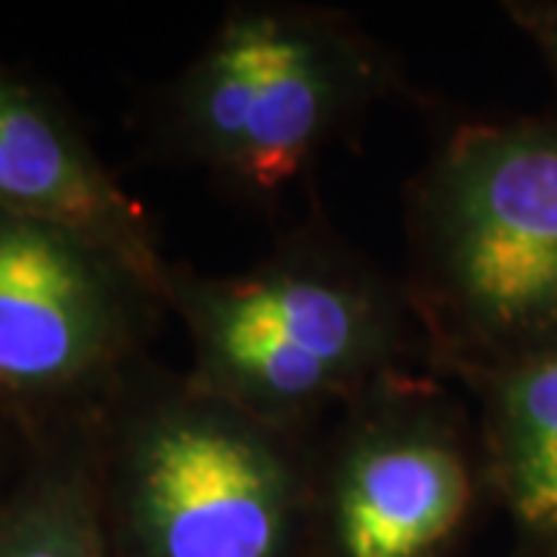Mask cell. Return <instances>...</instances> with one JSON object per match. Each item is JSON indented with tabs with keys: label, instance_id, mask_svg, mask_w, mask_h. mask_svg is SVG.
<instances>
[{
	"label": "cell",
	"instance_id": "obj_1",
	"mask_svg": "<svg viewBox=\"0 0 557 557\" xmlns=\"http://www.w3.org/2000/svg\"><path fill=\"white\" fill-rule=\"evenodd\" d=\"M406 298L461 384L557 357V115L458 124L406 196Z\"/></svg>",
	"mask_w": 557,
	"mask_h": 557
},
{
	"label": "cell",
	"instance_id": "obj_2",
	"mask_svg": "<svg viewBox=\"0 0 557 557\" xmlns=\"http://www.w3.org/2000/svg\"><path fill=\"white\" fill-rule=\"evenodd\" d=\"M193 362L186 379L245 416L298 434L332 406H350L428 357L406 288L335 239L298 236L242 273L171 267Z\"/></svg>",
	"mask_w": 557,
	"mask_h": 557
},
{
	"label": "cell",
	"instance_id": "obj_3",
	"mask_svg": "<svg viewBox=\"0 0 557 557\" xmlns=\"http://www.w3.org/2000/svg\"><path fill=\"white\" fill-rule=\"evenodd\" d=\"M97 456L115 557H298L310 530L298 434L149 359L102 409Z\"/></svg>",
	"mask_w": 557,
	"mask_h": 557
},
{
	"label": "cell",
	"instance_id": "obj_4",
	"mask_svg": "<svg viewBox=\"0 0 557 557\" xmlns=\"http://www.w3.org/2000/svg\"><path fill=\"white\" fill-rule=\"evenodd\" d=\"M397 87L394 60L347 16L242 7L152 102L149 134L168 156L273 199Z\"/></svg>",
	"mask_w": 557,
	"mask_h": 557
},
{
	"label": "cell",
	"instance_id": "obj_5",
	"mask_svg": "<svg viewBox=\"0 0 557 557\" xmlns=\"http://www.w3.org/2000/svg\"><path fill=\"white\" fill-rule=\"evenodd\" d=\"M168 304L87 233L0 208V428L22 443L100 418Z\"/></svg>",
	"mask_w": 557,
	"mask_h": 557
},
{
	"label": "cell",
	"instance_id": "obj_6",
	"mask_svg": "<svg viewBox=\"0 0 557 557\" xmlns=\"http://www.w3.org/2000/svg\"><path fill=\"white\" fill-rule=\"evenodd\" d=\"M483 496L480 437L443 387L406 375L344 409L310 530L329 557H453Z\"/></svg>",
	"mask_w": 557,
	"mask_h": 557
},
{
	"label": "cell",
	"instance_id": "obj_7",
	"mask_svg": "<svg viewBox=\"0 0 557 557\" xmlns=\"http://www.w3.org/2000/svg\"><path fill=\"white\" fill-rule=\"evenodd\" d=\"M0 208L65 223L102 242L168 304L171 260L152 218L87 139L69 106L0 62Z\"/></svg>",
	"mask_w": 557,
	"mask_h": 557
},
{
	"label": "cell",
	"instance_id": "obj_8",
	"mask_svg": "<svg viewBox=\"0 0 557 557\" xmlns=\"http://www.w3.org/2000/svg\"><path fill=\"white\" fill-rule=\"evenodd\" d=\"M480 399L490 498L508 515L523 557H557V357L468 384Z\"/></svg>",
	"mask_w": 557,
	"mask_h": 557
},
{
	"label": "cell",
	"instance_id": "obj_9",
	"mask_svg": "<svg viewBox=\"0 0 557 557\" xmlns=\"http://www.w3.org/2000/svg\"><path fill=\"white\" fill-rule=\"evenodd\" d=\"M100 418L22 443L0 490V557H115L100 490Z\"/></svg>",
	"mask_w": 557,
	"mask_h": 557
},
{
	"label": "cell",
	"instance_id": "obj_10",
	"mask_svg": "<svg viewBox=\"0 0 557 557\" xmlns=\"http://www.w3.org/2000/svg\"><path fill=\"white\" fill-rule=\"evenodd\" d=\"M502 10L557 78V0H511Z\"/></svg>",
	"mask_w": 557,
	"mask_h": 557
},
{
	"label": "cell",
	"instance_id": "obj_11",
	"mask_svg": "<svg viewBox=\"0 0 557 557\" xmlns=\"http://www.w3.org/2000/svg\"><path fill=\"white\" fill-rule=\"evenodd\" d=\"M22 456V440L16 434H10L7 428H0V490H3V483L10 480L13 474V468L20 465Z\"/></svg>",
	"mask_w": 557,
	"mask_h": 557
}]
</instances>
